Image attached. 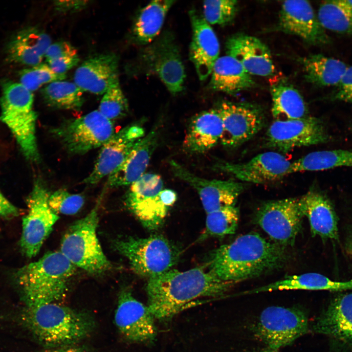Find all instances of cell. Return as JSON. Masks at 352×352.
Returning <instances> with one entry per match:
<instances>
[{
  "label": "cell",
  "instance_id": "obj_1",
  "mask_svg": "<svg viewBox=\"0 0 352 352\" xmlns=\"http://www.w3.org/2000/svg\"><path fill=\"white\" fill-rule=\"evenodd\" d=\"M289 259L286 247L250 232L214 250L207 268L219 279L234 285L281 269Z\"/></svg>",
  "mask_w": 352,
  "mask_h": 352
},
{
  "label": "cell",
  "instance_id": "obj_2",
  "mask_svg": "<svg viewBox=\"0 0 352 352\" xmlns=\"http://www.w3.org/2000/svg\"><path fill=\"white\" fill-rule=\"evenodd\" d=\"M204 266L184 271L171 269L149 278L147 307L155 319L167 321L203 297H219L234 284L223 281Z\"/></svg>",
  "mask_w": 352,
  "mask_h": 352
},
{
  "label": "cell",
  "instance_id": "obj_3",
  "mask_svg": "<svg viewBox=\"0 0 352 352\" xmlns=\"http://www.w3.org/2000/svg\"><path fill=\"white\" fill-rule=\"evenodd\" d=\"M23 319L37 340L52 348L78 342L89 335L95 326L89 313L56 303L26 306Z\"/></svg>",
  "mask_w": 352,
  "mask_h": 352
},
{
  "label": "cell",
  "instance_id": "obj_4",
  "mask_svg": "<svg viewBox=\"0 0 352 352\" xmlns=\"http://www.w3.org/2000/svg\"><path fill=\"white\" fill-rule=\"evenodd\" d=\"M76 267L60 251H50L19 268L14 279L25 306L56 303L62 299Z\"/></svg>",
  "mask_w": 352,
  "mask_h": 352
},
{
  "label": "cell",
  "instance_id": "obj_5",
  "mask_svg": "<svg viewBox=\"0 0 352 352\" xmlns=\"http://www.w3.org/2000/svg\"><path fill=\"white\" fill-rule=\"evenodd\" d=\"M0 120L11 131L25 157L40 160L36 136L37 115L33 110V95L20 83L8 79L0 82Z\"/></svg>",
  "mask_w": 352,
  "mask_h": 352
},
{
  "label": "cell",
  "instance_id": "obj_6",
  "mask_svg": "<svg viewBox=\"0 0 352 352\" xmlns=\"http://www.w3.org/2000/svg\"><path fill=\"white\" fill-rule=\"evenodd\" d=\"M100 203L99 200L86 216L68 228L63 237L60 247V252L75 266L98 275L105 273L111 267L96 233Z\"/></svg>",
  "mask_w": 352,
  "mask_h": 352
},
{
  "label": "cell",
  "instance_id": "obj_7",
  "mask_svg": "<svg viewBox=\"0 0 352 352\" xmlns=\"http://www.w3.org/2000/svg\"><path fill=\"white\" fill-rule=\"evenodd\" d=\"M113 245L128 259L136 273L149 278L172 269L180 254L174 243L161 235L118 239L114 241Z\"/></svg>",
  "mask_w": 352,
  "mask_h": 352
},
{
  "label": "cell",
  "instance_id": "obj_8",
  "mask_svg": "<svg viewBox=\"0 0 352 352\" xmlns=\"http://www.w3.org/2000/svg\"><path fill=\"white\" fill-rule=\"evenodd\" d=\"M176 199V192L164 189L159 175L145 173L130 185L125 203L145 227L154 230L163 222Z\"/></svg>",
  "mask_w": 352,
  "mask_h": 352
},
{
  "label": "cell",
  "instance_id": "obj_9",
  "mask_svg": "<svg viewBox=\"0 0 352 352\" xmlns=\"http://www.w3.org/2000/svg\"><path fill=\"white\" fill-rule=\"evenodd\" d=\"M138 64L141 73L156 75L172 94L183 90L185 71L172 33L164 32L146 47L140 54Z\"/></svg>",
  "mask_w": 352,
  "mask_h": 352
},
{
  "label": "cell",
  "instance_id": "obj_10",
  "mask_svg": "<svg viewBox=\"0 0 352 352\" xmlns=\"http://www.w3.org/2000/svg\"><path fill=\"white\" fill-rule=\"evenodd\" d=\"M51 132L68 153L83 155L101 147L113 135L114 129L111 121L96 110L63 121Z\"/></svg>",
  "mask_w": 352,
  "mask_h": 352
},
{
  "label": "cell",
  "instance_id": "obj_11",
  "mask_svg": "<svg viewBox=\"0 0 352 352\" xmlns=\"http://www.w3.org/2000/svg\"><path fill=\"white\" fill-rule=\"evenodd\" d=\"M50 195L38 178L27 198L28 212L22 219L19 243L22 252L28 258L37 255L59 218L49 205Z\"/></svg>",
  "mask_w": 352,
  "mask_h": 352
},
{
  "label": "cell",
  "instance_id": "obj_12",
  "mask_svg": "<svg viewBox=\"0 0 352 352\" xmlns=\"http://www.w3.org/2000/svg\"><path fill=\"white\" fill-rule=\"evenodd\" d=\"M308 330V317L303 310L271 306L261 312L254 332L269 348L277 350L291 344Z\"/></svg>",
  "mask_w": 352,
  "mask_h": 352
},
{
  "label": "cell",
  "instance_id": "obj_13",
  "mask_svg": "<svg viewBox=\"0 0 352 352\" xmlns=\"http://www.w3.org/2000/svg\"><path fill=\"white\" fill-rule=\"evenodd\" d=\"M304 217L300 198H291L265 202L254 219L274 243L287 247L294 244Z\"/></svg>",
  "mask_w": 352,
  "mask_h": 352
},
{
  "label": "cell",
  "instance_id": "obj_14",
  "mask_svg": "<svg viewBox=\"0 0 352 352\" xmlns=\"http://www.w3.org/2000/svg\"><path fill=\"white\" fill-rule=\"evenodd\" d=\"M331 140L323 121L308 115L299 119L274 120L267 130L264 145L265 148L287 152Z\"/></svg>",
  "mask_w": 352,
  "mask_h": 352
},
{
  "label": "cell",
  "instance_id": "obj_15",
  "mask_svg": "<svg viewBox=\"0 0 352 352\" xmlns=\"http://www.w3.org/2000/svg\"><path fill=\"white\" fill-rule=\"evenodd\" d=\"M215 109L222 123L220 142L228 148L238 147L248 141L265 124L263 110L253 104L222 101L219 102Z\"/></svg>",
  "mask_w": 352,
  "mask_h": 352
},
{
  "label": "cell",
  "instance_id": "obj_16",
  "mask_svg": "<svg viewBox=\"0 0 352 352\" xmlns=\"http://www.w3.org/2000/svg\"><path fill=\"white\" fill-rule=\"evenodd\" d=\"M154 319L147 306L137 300L130 289L125 288L120 292L114 322L126 340L136 343H153L157 335Z\"/></svg>",
  "mask_w": 352,
  "mask_h": 352
},
{
  "label": "cell",
  "instance_id": "obj_17",
  "mask_svg": "<svg viewBox=\"0 0 352 352\" xmlns=\"http://www.w3.org/2000/svg\"><path fill=\"white\" fill-rule=\"evenodd\" d=\"M291 164L281 154L269 151L244 162L218 161L211 168L214 171L230 174L242 181L264 184L278 180L289 174Z\"/></svg>",
  "mask_w": 352,
  "mask_h": 352
},
{
  "label": "cell",
  "instance_id": "obj_18",
  "mask_svg": "<svg viewBox=\"0 0 352 352\" xmlns=\"http://www.w3.org/2000/svg\"><path fill=\"white\" fill-rule=\"evenodd\" d=\"M278 27L280 30L296 35L309 45H325L331 42L307 0L284 1L279 13Z\"/></svg>",
  "mask_w": 352,
  "mask_h": 352
},
{
  "label": "cell",
  "instance_id": "obj_19",
  "mask_svg": "<svg viewBox=\"0 0 352 352\" xmlns=\"http://www.w3.org/2000/svg\"><path fill=\"white\" fill-rule=\"evenodd\" d=\"M169 164L175 176L196 191L206 213L235 205L245 188L242 183L233 180H211L199 177L173 160Z\"/></svg>",
  "mask_w": 352,
  "mask_h": 352
},
{
  "label": "cell",
  "instance_id": "obj_20",
  "mask_svg": "<svg viewBox=\"0 0 352 352\" xmlns=\"http://www.w3.org/2000/svg\"><path fill=\"white\" fill-rule=\"evenodd\" d=\"M145 135L143 128L137 124L114 132L101 147L93 170L83 183L94 184L110 175L123 163L135 144Z\"/></svg>",
  "mask_w": 352,
  "mask_h": 352
},
{
  "label": "cell",
  "instance_id": "obj_21",
  "mask_svg": "<svg viewBox=\"0 0 352 352\" xmlns=\"http://www.w3.org/2000/svg\"><path fill=\"white\" fill-rule=\"evenodd\" d=\"M311 329L329 337L338 348L352 346V293L335 295L315 319Z\"/></svg>",
  "mask_w": 352,
  "mask_h": 352
},
{
  "label": "cell",
  "instance_id": "obj_22",
  "mask_svg": "<svg viewBox=\"0 0 352 352\" xmlns=\"http://www.w3.org/2000/svg\"><path fill=\"white\" fill-rule=\"evenodd\" d=\"M193 30L190 58L201 81L211 74L219 58L220 43L216 33L203 16L195 10L189 11Z\"/></svg>",
  "mask_w": 352,
  "mask_h": 352
},
{
  "label": "cell",
  "instance_id": "obj_23",
  "mask_svg": "<svg viewBox=\"0 0 352 352\" xmlns=\"http://www.w3.org/2000/svg\"><path fill=\"white\" fill-rule=\"evenodd\" d=\"M227 55L239 61L250 74L272 76L275 68L268 47L259 39L242 33L230 36L225 44Z\"/></svg>",
  "mask_w": 352,
  "mask_h": 352
},
{
  "label": "cell",
  "instance_id": "obj_24",
  "mask_svg": "<svg viewBox=\"0 0 352 352\" xmlns=\"http://www.w3.org/2000/svg\"><path fill=\"white\" fill-rule=\"evenodd\" d=\"M161 122H156L150 131L135 144L123 163L109 176L108 186H130L145 174L158 144Z\"/></svg>",
  "mask_w": 352,
  "mask_h": 352
},
{
  "label": "cell",
  "instance_id": "obj_25",
  "mask_svg": "<svg viewBox=\"0 0 352 352\" xmlns=\"http://www.w3.org/2000/svg\"><path fill=\"white\" fill-rule=\"evenodd\" d=\"M118 65L117 57L113 53L93 56L76 69L74 83L83 91L104 94L119 82Z\"/></svg>",
  "mask_w": 352,
  "mask_h": 352
},
{
  "label": "cell",
  "instance_id": "obj_26",
  "mask_svg": "<svg viewBox=\"0 0 352 352\" xmlns=\"http://www.w3.org/2000/svg\"><path fill=\"white\" fill-rule=\"evenodd\" d=\"M300 198L304 216L309 221L312 236L324 242L339 239L338 218L333 204L321 191L312 188Z\"/></svg>",
  "mask_w": 352,
  "mask_h": 352
},
{
  "label": "cell",
  "instance_id": "obj_27",
  "mask_svg": "<svg viewBox=\"0 0 352 352\" xmlns=\"http://www.w3.org/2000/svg\"><path fill=\"white\" fill-rule=\"evenodd\" d=\"M222 131L221 119L215 108L200 112L189 121L183 148L189 153H204L220 142Z\"/></svg>",
  "mask_w": 352,
  "mask_h": 352
},
{
  "label": "cell",
  "instance_id": "obj_28",
  "mask_svg": "<svg viewBox=\"0 0 352 352\" xmlns=\"http://www.w3.org/2000/svg\"><path fill=\"white\" fill-rule=\"evenodd\" d=\"M51 44L50 37L33 27L22 29L8 42L5 47L6 60L9 62L30 66L40 64Z\"/></svg>",
  "mask_w": 352,
  "mask_h": 352
},
{
  "label": "cell",
  "instance_id": "obj_29",
  "mask_svg": "<svg viewBox=\"0 0 352 352\" xmlns=\"http://www.w3.org/2000/svg\"><path fill=\"white\" fill-rule=\"evenodd\" d=\"M211 74L210 88L230 95H236L256 85L251 75L241 64L228 55L219 57Z\"/></svg>",
  "mask_w": 352,
  "mask_h": 352
},
{
  "label": "cell",
  "instance_id": "obj_30",
  "mask_svg": "<svg viewBox=\"0 0 352 352\" xmlns=\"http://www.w3.org/2000/svg\"><path fill=\"white\" fill-rule=\"evenodd\" d=\"M306 80L320 87L335 86L348 66L343 61L321 54L301 58Z\"/></svg>",
  "mask_w": 352,
  "mask_h": 352
},
{
  "label": "cell",
  "instance_id": "obj_31",
  "mask_svg": "<svg viewBox=\"0 0 352 352\" xmlns=\"http://www.w3.org/2000/svg\"><path fill=\"white\" fill-rule=\"evenodd\" d=\"M174 0H154L143 8L135 21L133 34L141 44L151 43L159 33Z\"/></svg>",
  "mask_w": 352,
  "mask_h": 352
},
{
  "label": "cell",
  "instance_id": "obj_32",
  "mask_svg": "<svg viewBox=\"0 0 352 352\" xmlns=\"http://www.w3.org/2000/svg\"><path fill=\"white\" fill-rule=\"evenodd\" d=\"M271 112L275 120H289L308 116V109L300 92L284 82L274 84L270 88Z\"/></svg>",
  "mask_w": 352,
  "mask_h": 352
},
{
  "label": "cell",
  "instance_id": "obj_33",
  "mask_svg": "<svg viewBox=\"0 0 352 352\" xmlns=\"http://www.w3.org/2000/svg\"><path fill=\"white\" fill-rule=\"evenodd\" d=\"M352 167V151L346 150L311 152L292 162L289 174L303 171H318L339 167Z\"/></svg>",
  "mask_w": 352,
  "mask_h": 352
},
{
  "label": "cell",
  "instance_id": "obj_34",
  "mask_svg": "<svg viewBox=\"0 0 352 352\" xmlns=\"http://www.w3.org/2000/svg\"><path fill=\"white\" fill-rule=\"evenodd\" d=\"M317 16L325 30L352 37V4L349 0L324 1Z\"/></svg>",
  "mask_w": 352,
  "mask_h": 352
},
{
  "label": "cell",
  "instance_id": "obj_35",
  "mask_svg": "<svg viewBox=\"0 0 352 352\" xmlns=\"http://www.w3.org/2000/svg\"><path fill=\"white\" fill-rule=\"evenodd\" d=\"M83 93L75 83L63 80L50 83L42 90L44 99L50 106L77 110L84 102Z\"/></svg>",
  "mask_w": 352,
  "mask_h": 352
},
{
  "label": "cell",
  "instance_id": "obj_36",
  "mask_svg": "<svg viewBox=\"0 0 352 352\" xmlns=\"http://www.w3.org/2000/svg\"><path fill=\"white\" fill-rule=\"evenodd\" d=\"M239 217V210L235 205L223 207L206 213L205 227L198 241L234 234L238 227Z\"/></svg>",
  "mask_w": 352,
  "mask_h": 352
},
{
  "label": "cell",
  "instance_id": "obj_37",
  "mask_svg": "<svg viewBox=\"0 0 352 352\" xmlns=\"http://www.w3.org/2000/svg\"><path fill=\"white\" fill-rule=\"evenodd\" d=\"M238 1L212 0L203 1V18L210 24L221 26L230 23L238 11Z\"/></svg>",
  "mask_w": 352,
  "mask_h": 352
},
{
  "label": "cell",
  "instance_id": "obj_38",
  "mask_svg": "<svg viewBox=\"0 0 352 352\" xmlns=\"http://www.w3.org/2000/svg\"><path fill=\"white\" fill-rule=\"evenodd\" d=\"M129 105L119 84L115 83L103 94L98 110L110 120L124 116Z\"/></svg>",
  "mask_w": 352,
  "mask_h": 352
},
{
  "label": "cell",
  "instance_id": "obj_39",
  "mask_svg": "<svg viewBox=\"0 0 352 352\" xmlns=\"http://www.w3.org/2000/svg\"><path fill=\"white\" fill-rule=\"evenodd\" d=\"M66 77V75L54 72L47 64H40L21 71L20 83L32 91L45 84L63 80Z\"/></svg>",
  "mask_w": 352,
  "mask_h": 352
},
{
  "label": "cell",
  "instance_id": "obj_40",
  "mask_svg": "<svg viewBox=\"0 0 352 352\" xmlns=\"http://www.w3.org/2000/svg\"><path fill=\"white\" fill-rule=\"evenodd\" d=\"M84 202V198L81 195L71 194L63 189L50 194L48 198L50 207L58 215H74L80 210Z\"/></svg>",
  "mask_w": 352,
  "mask_h": 352
},
{
  "label": "cell",
  "instance_id": "obj_41",
  "mask_svg": "<svg viewBox=\"0 0 352 352\" xmlns=\"http://www.w3.org/2000/svg\"><path fill=\"white\" fill-rule=\"evenodd\" d=\"M332 102H343L352 105V66H348L341 79L327 97Z\"/></svg>",
  "mask_w": 352,
  "mask_h": 352
},
{
  "label": "cell",
  "instance_id": "obj_42",
  "mask_svg": "<svg viewBox=\"0 0 352 352\" xmlns=\"http://www.w3.org/2000/svg\"><path fill=\"white\" fill-rule=\"evenodd\" d=\"M77 54L75 48L69 43L61 41L51 44L47 48L44 57L46 61L61 57Z\"/></svg>",
  "mask_w": 352,
  "mask_h": 352
},
{
  "label": "cell",
  "instance_id": "obj_43",
  "mask_svg": "<svg viewBox=\"0 0 352 352\" xmlns=\"http://www.w3.org/2000/svg\"><path fill=\"white\" fill-rule=\"evenodd\" d=\"M80 59L78 54L55 59L47 62V65L56 73L65 75L66 72L76 66Z\"/></svg>",
  "mask_w": 352,
  "mask_h": 352
},
{
  "label": "cell",
  "instance_id": "obj_44",
  "mask_svg": "<svg viewBox=\"0 0 352 352\" xmlns=\"http://www.w3.org/2000/svg\"><path fill=\"white\" fill-rule=\"evenodd\" d=\"M19 215L17 208L11 203L0 191V216L5 219H11Z\"/></svg>",
  "mask_w": 352,
  "mask_h": 352
},
{
  "label": "cell",
  "instance_id": "obj_45",
  "mask_svg": "<svg viewBox=\"0 0 352 352\" xmlns=\"http://www.w3.org/2000/svg\"><path fill=\"white\" fill-rule=\"evenodd\" d=\"M86 4V1H58L55 2L56 9L62 12L76 11L82 9Z\"/></svg>",
  "mask_w": 352,
  "mask_h": 352
},
{
  "label": "cell",
  "instance_id": "obj_46",
  "mask_svg": "<svg viewBox=\"0 0 352 352\" xmlns=\"http://www.w3.org/2000/svg\"><path fill=\"white\" fill-rule=\"evenodd\" d=\"M44 352H87L85 350L78 347H63L52 350H47Z\"/></svg>",
  "mask_w": 352,
  "mask_h": 352
},
{
  "label": "cell",
  "instance_id": "obj_47",
  "mask_svg": "<svg viewBox=\"0 0 352 352\" xmlns=\"http://www.w3.org/2000/svg\"><path fill=\"white\" fill-rule=\"evenodd\" d=\"M261 352H277V350H275V349H272L269 348V349H267V350L263 351Z\"/></svg>",
  "mask_w": 352,
  "mask_h": 352
},
{
  "label": "cell",
  "instance_id": "obj_48",
  "mask_svg": "<svg viewBox=\"0 0 352 352\" xmlns=\"http://www.w3.org/2000/svg\"><path fill=\"white\" fill-rule=\"evenodd\" d=\"M349 2L352 4V0H349Z\"/></svg>",
  "mask_w": 352,
  "mask_h": 352
}]
</instances>
